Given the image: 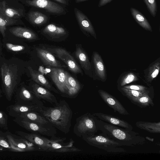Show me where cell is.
I'll list each match as a JSON object with an SVG mask.
<instances>
[{"mask_svg":"<svg viewBox=\"0 0 160 160\" xmlns=\"http://www.w3.org/2000/svg\"><path fill=\"white\" fill-rule=\"evenodd\" d=\"M50 147L47 152H68L81 151L74 145V141L71 138L69 141L65 143L64 141L66 139L65 137H58L56 136L52 137Z\"/></svg>","mask_w":160,"mask_h":160,"instance_id":"9","label":"cell"},{"mask_svg":"<svg viewBox=\"0 0 160 160\" xmlns=\"http://www.w3.org/2000/svg\"><path fill=\"white\" fill-rule=\"evenodd\" d=\"M13 121L19 126L32 133L53 137L55 136L57 131L51 125H43L18 117Z\"/></svg>","mask_w":160,"mask_h":160,"instance_id":"6","label":"cell"},{"mask_svg":"<svg viewBox=\"0 0 160 160\" xmlns=\"http://www.w3.org/2000/svg\"><path fill=\"white\" fill-rule=\"evenodd\" d=\"M92 114L99 119L111 124L129 130H133V127L131 124L117 117L102 112H95Z\"/></svg>","mask_w":160,"mask_h":160,"instance_id":"20","label":"cell"},{"mask_svg":"<svg viewBox=\"0 0 160 160\" xmlns=\"http://www.w3.org/2000/svg\"><path fill=\"white\" fill-rule=\"evenodd\" d=\"M30 90L40 100L42 99L53 105H57L56 98L49 90L37 83L32 84Z\"/></svg>","mask_w":160,"mask_h":160,"instance_id":"17","label":"cell"},{"mask_svg":"<svg viewBox=\"0 0 160 160\" xmlns=\"http://www.w3.org/2000/svg\"><path fill=\"white\" fill-rule=\"evenodd\" d=\"M29 22L32 24L40 26L46 24L49 21V17L45 14L38 11H32L28 14Z\"/></svg>","mask_w":160,"mask_h":160,"instance_id":"28","label":"cell"},{"mask_svg":"<svg viewBox=\"0 0 160 160\" xmlns=\"http://www.w3.org/2000/svg\"><path fill=\"white\" fill-rule=\"evenodd\" d=\"M92 59L95 79L105 82L107 79L106 68L101 56L98 52L94 51L93 52Z\"/></svg>","mask_w":160,"mask_h":160,"instance_id":"16","label":"cell"},{"mask_svg":"<svg viewBox=\"0 0 160 160\" xmlns=\"http://www.w3.org/2000/svg\"><path fill=\"white\" fill-rule=\"evenodd\" d=\"M151 14L154 18L156 16L158 6L156 0H143Z\"/></svg>","mask_w":160,"mask_h":160,"instance_id":"36","label":"cell"},{"mask_svg":"<svg viewBox=\"0 0 160 160\" xmlns=\"http://www.w3.org/2000/svg\"><path fill=\"white\" fill-rule=\"evenodd\" d=\"M18 117L43 125H51L44 117L38 112L29 111L24 112L21 113Z\"/></svg>","mask_w":160,"mask_h":160,"instance_id":"30","label":"cell"},{"mask_svg":"<svg viewBox=\"0 0 160 160\" xmlns=\"http://www.w3.org/2000/svg\"><path fill=\"white\" fill-rule=\"evenodd\" d=\"M47 50L54 54L63 62L72 72L83 75L82 70L75 59L66 50L61 48H47Z\"/></svg>","mask_w":160,"mask_h":160,"instance_id":"11","label":"cell"},{"mask_svg":"<svg viewBox=\"0 0 160 160\" xmlns=\"http://www.w3.org/2000/svg\"><path fill=\"white\" fill-rule=\"evenodd\" d=\"M16 133L18 136L38 146L40 151L47 152L50 147L51 138L43 137L37 133H28L18 130L16 131Z\"/></svg>","mask_w":160,"mask_h":160,"instance_id":"12","label":"cell"},{"mask_svg":"<svg viewBox=\"0 0 160 160\" xmlns=\"http://www.w3.org/2000/svg\"><path fill=\"white\" fill-rule=\"evenodd\" d=\"M130 11L132 16L136 22L146 30L152 32V28L144 16L136 9L131 7Z\"/></svg>","mask_w":160,"mask_h":160,"instance_id":"29","label":"cell"},{"mask_svg":"<svg viewBox=\"0 0 160 160\" xmlns=\"http://www.w3.org/2000/svg\"><path fill=\"white\" fill-rule=\"evenodd\" d=\"M153 92H152L145 94L130 101L132 103L141 108L153 106L154 105L153 100L154 96Z\"/></svg>","mask_w":160,"mask_h":160,"instance_id":"32","label":"cell"},{"mask_svg":"<svg viewBox=\"0 0 160 160\" xmlns=\"http://www.w3.org/2000/svg\"><path fill=\"white\" fill-rule=\"evenodd\" d=\"M74 11L76 18L81 30L87 35H91L96 39L95 29L88 18L76 8H74Z\"/></svg>","mask_w":160,"mask_h":160,"instance_id":"14","label":"cell"},{"mask_svg":"<svg viewBox=\"0 0 160 160\" xmlns=\"http://www.w3.org/2000/svg\"><path fill=\"white\" fill-rule=\"evenodd\" d=\"M5 46L8 50L14 52L22 51H23L25 49V47L23 46L13 44L9 43H6Z\"/></svg>","mask_w":160,"mask_h":160,"instance_id":"40","label":"cell"},{"mask_svg":"<svg viewBox=\"0 0 160 160\" xmlns=\"http://www.w3.org/2000/svg\"><path fill=\"white\" fill-rule=\"evenodd\" d=\"M75 55L86 73L92 78V66L88 57L81 46L77 47Z\"/></svg>","mask_w":160,"mask_h":160,"instance_id":"23","label":"cell"},{"mask_svg":"<svg viewBox=\"0 0 160 160\" xmlns=\"http://www.w3.org/2000/svg\"><path fill=\"white\" fill-rule=\"evenodd\" d=\"M42 33L47 37L52 39H58L66 37L68 32L64 28L54 23L45 26L42 30Z\"/></svg>","mask_w":160,"mask_h":160,"instance_id":"18","label":"cell"},{"mask_svg":"<svg viewBox=\"0 0 160 160\" xmlns=\"http://www.w3.org/2000/svg\"><path fill=\"white\" fill-rule=\"evenodd\" d=\"M136 125L138 128L150 133H160V122H150L139 121L136 122Z\"/></svg>","mask_w":160,"mask_h":160,"instance_id":"33","label":"cell"},{"mask_svg":"<svg viewBox=\"0 0 160 160\" xmlns=\"http://www.w3.org/2000/svg\"><path fill=\"white\" fill-rule=\"evenodd\" d=\"M0 146L11 151L10 144L7 138L5 132L0 130Z\"/></svg>","mask_w":160,"mask_h":160,"instance_id":"39","label":"cell"},{"mask_svg":"<svg viewBox=\"0 0 160 160\" xmlns=\"http://www.w3.org/2000/svg\"><path fill=\"white\" fill-rule=\"evenodd\" d=\"M61 4L67 6L69 4V0H53Z\"/></svg>","mask_w":160,"mask_h":160,"instance_id":"42","label":"cell"},{"mask_svg":"<svg viewBox=\"0 0 160 160\" xmlns=\"http://www.w3.org/2000/svg\"><path fill=\"white\" fill-rule=\"evenodd\" d=\"M6 136L9 142L11 151L23 152L39 151V147L26 139L18 136L12 134L9 131L5 132Z\"/></svg>","mask_w":160,"mask_h":160,"instance_id":"8","label":"cell"},{"mask_svg":"<svg viewBox=\"0 0 160 160\" xmlns=\"http://www.w3.org/2000/svg\"><path fill=\"white\" fill-rule=\"evenodd\" d=\"M10 31L12 34L15 36L28 40H35L38 37L34 32L26 28L15 27L11 28Z\"/></svg>","mask_w":160,"mask_h":160,"instance_id":"27","label":"cell"},{"mask_svg":"<svg viewBox=\"0 0 160 160\" xmlns=\"http://www.w3.org/2000/svg\"><path fill=\"white\" fill-rule=\"evenodd\" d=\"M1 51H2V48H1V46L0 44V57L1 56Z\"/></svg>","mask_w":160,"mask_h":160,"instance_id":"45","label":"cell"},{"mask_svg":"<svg viewBox=\"0 0 160 160\" xmlns=\"http://www.w3.org/2000/svg\"><path fill=\"white\" fill-rule=\"evenodd\" d=\"M18 23L17 20L9 18L0 12V32L3 37L5 36V32L8 26Z\"/></svg>","mask_w":160,"mask_h":160,"instance_id":"34","label":"cell"},{"mask_svg":"<svg viewBox=\"0 0 160 160\" xmlns=\"http://www.w3.org/2000/svg\"><path fill=\"white\" fill-rule=\"evenodd\" d=\"M96 118L92 114L89 112L78 117L73 127V133L80 138L84 136L95 134L99 130Z\"/></svg>","mask_w":160,"mask_h":160,"instance_id":"5","label":"cell"},{"mask_svg":"<svg viewBox=\"0 0 160 160\" xmlns=\"http://www.w3.org/2000/svg\"><path fill=\"white\" fill-rule=\"evenodd\" d=\"M99 94L104 102L115 112L122 115H128L129 113L122 104L115 97L106 91L99 89Z\"/></svg>","mask_w":160,"mask_h":160,"instance_id":"15","label":"cell"},{"mask_svg":"<svg viewBox=\"0 0 160 160\" xmlns=\"http://www.w3.org/2000/svg\"><path fill=\"white\" fill-rule=\"evenodd\" d=\"M32 79L40 85L46 88L57 94L59 92L51 85L44 76L39 72L33 70L31 67H28Z\"/></svg>","mask_w":160,"mask_h":160,"instance_id":"24","label":"cell"},{"mask_svg":"<svg viewBox=\"0 0 160 160\" xmlns=\"http://www.w3.org/2000/svg\"><path fill=\"white\" fill-rule=\"evenodd\" d=\"M2 97V91L0 89V99Z\"/></svg>","mask_w":160,"mask_h":160,"instance_id":"44","label":"cell"},{"mask_svg":"<svg viewBox=\"0 0 160 160\" xmlns=\"http://www.w3.org/2000/svg\"><path fill=\"white\" fill-rule=\"evenodd\" d=\"M96 120L99 130L103 134L117 141L122 146L133 147L143 145L147 142L145 137L132 130L111 124L96 117Z\"/></svg>","mask_w":160,"mask_h":160,"instance_id":"1","label":"cell"},{"mask_svg":"<svg viewBox=\"0 0 160 160\" xmlns=\"http://www.w3.org/2000/svg\"><path fill=\"white\" fill-rule=\"evenodd\" d=\"M15 103L28 105H38L43 106L42 102L39 100L30 90L22 86L16 91Z\"/></svg>","mask_w":160,"mask_h":160,"instance_id":"10","label":"cell"},{"mask_svg":"<svg viewBox=\"0 0 160 160\" xmlns=\"http://www.w3.org/2000/svg\"><path fill=\"white\" fill-rule=\"evenodd\" d=\"M49 76L63 97H68V89L66 84V71L62 68L53 67L50 68Z\"/></svg>","mask_w":160,"mask_h":160,"instance_id":"13","label":"cell"},{"mask_svg":"<svg viewBox=\"0 0 160 160\" xmlns=\"http://www.w3.org/2000/svg\"><path fill=\"white\" fill-rule=\"evenodd\" d=\"M23 2L27 5L43 9L52 15H64L67 13L63 7L50 0H23Z\"/></svg>","mask_w":160,"mask_h":160,"instance_id":"7","label":"cell"},{"mask_svg":"<svg viewBox=\"0 0 160 160\" xmlns=\"http://www.w3.org/2000/svg\"><path fill=\"white\" fill-rule=\"evenodd\" d=\"M39 113L55 128L65 134L69 132L72 112L64 100H60L58 104L53 107L44 105Z\"/></svg>","mask_w":160,"mask_h":160,"instance_id":"2","label":"cell"},{"mask_svg":"<svg viewBox=\"0 0 160 160\" xmlns=\"http://www.w3.org/2000/svg\"><path fill=\"white\" fill-rule=\"evenodd\" d=\"M0 12L6 16L15 19L22 18L24 15L23 12L19 10L7 7L4 2H0Z\"/></svg>","mask_w":160,"mask_h":160,"instance_id":"31","label":"cell"},{"mask_svg":"<svg viewBox=\"0 0 160 160\" xmlns=\"http://www.w3.org/2000/svg\"><path fill=\"white\" fill-rule=\"evenodd\" d=\"M124 88L126 89H130L137 91L142 92H148L152 90L149 88H148L143 85L131 84L126 85L123 87Z\"/></svg>","mask_w":160,"mask_h":160,"instance_id":"37","label":"cell"},{"mask_svg":"<svg viewBox=\"0 0 160 160\" xmlns=\"http://www.w3.org/2000/svg\"><path fill=\"white\" fill-rule=\"evenodd\" d=\"M19 69L17 65L7 63H3L0 68L2 90L8 101L17 89L20 74Z\"/></svg>","mask_w":160,"mask_h":160,"instance_id":"3","label":"cell"},{"mask_svg":"<svg viewBox=\"0 0 160 160\" xmlns=\"http://www.w3.org/2000/svg\"><path fill=\"white\" fill-rule=\"evenodd\" d=\"M118 89L124 96L128 98L130 101L147 93L152 92V90L148 92H142L137 91L126 89L123 87H117Z\"/></svg>","mask_w":160,"mask_h":160,"instance_id":"35","label":"cell"},{"mask_svg":"<svg viewBox=\"0 0 160 160\" xmlns=\"http://www.w3.org/2000/svg\"><path fill=\"white\" fill-rule=\"evenodd\" d=\"M89 0H75V2L76 3H79L83 2H85Z\"/></svg>","mask_w":160,"mask_h":160,"instance_id":"43","label":"cell"},{"mask_svg":"<svg viewBox=\"0 0 160 160\" xmlns=\"http://www.w3.org/2000/svg\"><path fill=\"white\" fill-rule=\"evenodd\" d=\"M43 106L38 105H28L15 103L7 107L6 110L9 115L15 118L18 117L22 113L29 111L39 112Z\"/></svg>","mask_w":160,"mask_h":160,"instance_id":"19","label":"cell"},{"mask_svg":"<svg viewBox=\"0 0 160 160\" xmlns=\"http://www.w3.org/2000/svg\"><path fill=\"white\" fill-rule=\"evenodd\" d=\"M160 70V58L150 63L144 70V82L150 87L153 81L158 76Z\"/></svg>","mask_w":160,"mask_h":160,"instance_id":"21","label":"cell"},{"mask_svg":"<svg viewBox=\"0 0 160 160\" xmlns=\"http://www.w3.org/2000/svg\"><path fill=\"white\" fill-rule=\"evenodd\" d=\"M8 115L4 111L0 110V128L8 130Z\"/></svg>","mask_w":160,"mask_h":160,"instance_id":"38","label":"cell"},{"mask_svg":"<svg viewBox=\"0 0 160 160\" xmlns=\"http://www.w3.org/2000/svg\"><path fill=\"white\" fill-rule=\"evenodd\" d=\"M140 78L138 73L132 71L124 72L121 74L117 80V87H123L132 82L139 81Z\"/></svg>","mask_w":160,"mask_h":160,"instance_id":"26","label":"cell"},{"mask_svg":"<svg viewBox=\"0 0 160 160\" xmlns=\"http://www.w3.org/2000/svg\"><path fill=\"white\" fill-rule=\"evenodd\" d=\"M66 84L68 89V98H75L81 89L79 82L66 71Z\"/></svg>","mask_w":160,"mask_h":160,"instance_id":"25","label":"cell"},{"mask_svg":"<svg viewBox=\"0 0 160 160\" xmlns=\"http://www.w3.org/2000/svg\"><path fill=\"white\" fill-rule=\"evenodd\" d=\"M89 145L103 149L108 152H122L125 149L117 141L105 136L102 133L91 136H84L81 138Z\"/></svg>","mask_w":160,"mask_h":160,"instance_id":"4","label":"cell"},{"mask_svg":"<svg viewBox=\"0 0 160 160\" xmlns=\"http://www.w3.org/2000/svg\"><path fill=\"white\" fill-rule=\"evenodd\" d=\"M112 0H100L98 7L99 8L104 6L111 2Z\"/></svg>","mask_w":160,"mask_h":160,"instance_id":"41","label":"cell"},{"mask_svg":"<svg viewBox=\"0 0 160 160\" xmlns=\"http://www.w3.org/2000/svg\"><path fill=\"white\" fill-rule=\"evenodd\" d=\"M36 49L38 57L44 65L56 68L67 67L62 64L52 53L47 50L39 48H36Z\"/></svg>","mask_w":160,"mask_h":160,"instance_id":"22","label":"cell"}]
</instances>
